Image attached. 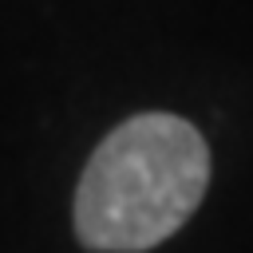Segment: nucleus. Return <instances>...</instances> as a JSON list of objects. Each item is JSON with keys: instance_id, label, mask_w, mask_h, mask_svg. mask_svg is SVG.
Wrapping results in <instances>:
<instances>
[{"instance_id": "obj_1", "label": "nucleus", "mask_w": 253, "mask_h": 253, "mask_svg": "<svg viewBox=\"0 0 253 253\" xmlns=\"http://www.w3.org/2000/svg\"><path fill=\"white\" fill-rule=\"evenodd\" d=\"M210 154L174 115H138L91 154L75 194V233L87 249L142 253L166 241L202 202Z\"/></svg>"}]
</instances>
